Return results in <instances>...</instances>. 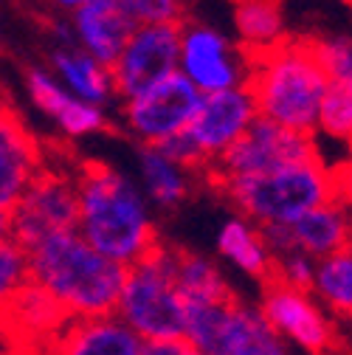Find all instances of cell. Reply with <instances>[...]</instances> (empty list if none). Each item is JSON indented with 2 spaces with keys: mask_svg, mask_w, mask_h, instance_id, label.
Listing matches in <instances>:
<instances>
[{
  "mask_svg": "<svg viewBox=\"0 0 352 355\" xmlns=\"http://www.w3.org/2000/svg\"><path fill=\"white\" fill-rule=\"evenodd\" d=\"M0 34H3V15H0Z\"/></svg>",
  "mask_w": 352,
  "mask_h": 355,
  "instance_id": "38",
  "label": "cell"
},
{
  "mask_svg": "<svg viewBox=\"0 0 352 355\" xmlns=\"http://www.w3.org/2000/svg\"><path fill=\"white\" fill-rule=\"evenodd\" d=\"M346 3H349V6H352V0H346Z\"/></svg>",
  "mask_w": 352,
  "mask_h": 355,
  "instance_id": "39",
  "label": "cell"
},
{
  "mask_svg": "<svg viewBox=\"0 0 352 355\" xmlns=\"http://www.w3.org/2000/svg\"><path fill=\"white\" fill-rule=\"evenodd\" d=\"M310 291L338 322L352 316V240L316 259V277Z\"/></svg>",
  "mask_w": 352,
  "mask_h": 355,
  "instance_id": "25",
  "label": "cell"
},
{
  "mask_svg": "<svg viewBox=\"0 0 352 355\" xmlns=\"http://www.w3.org/2000/svg\"><path fill=\"white\" fill-rule=\"evenodd\" d=\"M26 279H28L26 248L15 237L0 243V304H3Z\"/></svg>",
  "mask_w": 352,
  "mask_h": 355,
  "instance_id": "30",
  "label": "cell"
},
{
  "mask_svg": "<svg viewBox=\"0 0 352 355\" xmlns=\"http://www.w3.org/2000/svg\"><path fill=\"white\" fill-rule=\"evenodd\" d=\"M256 116V102L248 85L200 96V105L184 132L203 161V172L243 136Z\"/></svg>",
  "mask_w": 352,
  "mask_h": 355,
  "instance_id": "13",
  "label": "cell"
},
{
  "mask_svg": "<svg viewBox=\"0 0 352 355\" xmlns=\"http://www.w3.org/2000/svg\"><path fill=\"white\" fill-rule=\"evenodd\" d=\"M214 251L229 268H234L237 274H243L245 279H254L259 285L268 282L274 274V254L265 243L262 226L240 211L229 214L223 223H220Z\"/></svg>",
  "mask_w": 352,
  "mask_h": 355,
  "instance_id": "21",
  "label": "cell"
},
{
  "mask_svg": "<svg viewBox=\"0 0 352 355\" xmlns=\"http://www.w3.org/2000/svg\"><path fill=\"white\" fill-rule=\"evenodd\" d=\"M330 76L319 65L310 40L285 37L279 46L254 54L248 87L256 102V113L285 127L316 132L319 107Z\"/></svg>",
  "mask_w": 352,
  "mask_h": 355,
  "instance_id": "3",
  "label": "cell"
},
{
  "mask_svg": "<svg viewBox=\"0 0 352 355\" xmlns=\"http://www.w3.org/2000/svg\"><path fill=\"white\" fill-rule=\"evenodd\" d=\"M288 226L293 234V245L319 259L352 240V209L344 206L338 198H330L301 211Z\"/></svg>",
  "mask_w": 352,
  "mask_h": 355,
  "instance_id": "22",
  "label": "cell"
},
{
  "mask_svg": "<svg viewBox=\"0 0 352 355\" xmlns=\"http://www.w3.org/2000/svg\"><path fill=\"white\" fill-rule=\"evenodd\" d=\"M49 68L73 96L91 105H99V107H107V110L118 105L113 68L96 60L94 54H87L85 49H79L76 42L54 46L49 54Z\"/></svg>",
  "mask_w": 352,
  "mask_h": 355,
  "instance_id": "20",
  "label": "cell"
},
{
  "mask_svg": "<svg viewBox=\"0 0 352 355\" xmlns=\"http://www.w3.org/2000/svg\"><path fill=\"white\" fill-rule=\"evenodd\" d=\"M338 330H341V344L352 349V316L344 319V322H338Z\"/></svg>",
  "mask_w": 352,
  "mask_h": 355,
  "instance_id": "36",
  "label": "cell"
},
{
  "mask_svg": "<svg viewBox=\"0 0 352 355\" xmlns=\"http://www.w3.org/2000/svg\"><path fill=\"white\" fill-rule=\"evenodd\" d=\"M68 23L76 46L107 65L116 62L130 31L136 26L133 17L118 9L116 0H91V3L71 12Z\"/></svg>",
  "mask_w": 352,
  "mask_h": 355,
  "instance_id": "19",
  "label": "cell"
},
{
  "mask_svg": "<svg viewBox=\"0 0 352 355\" xmlns=\"http://www.w3.org/2000/svg\"><path fill=\"white\" fill-rule=\"evenodd\" d=\"M175 279H178V291L186 304H220L237 296L220 265L200 251L178 248Z\"/></svg>",
  "mask_w": 352,
  "mask_h": 355,
  "instance_id": "24",
  "label": "cell"
},
{
  "mask_svg": "<svg viewBox=\"0 0 352 355\" xmlns=\"http://www.w3.org/2000/svg\"><path fill=\"white\" fill-rule=\"evenodd\" d=\"M76 232L121 265H133L161 243L155 206L139 178L107 161L76 164Z\"/></svg>",
  "mask_w": 352,
  "mask_h": 355,
  "instance_id": "1",
  "label": "cell"
},
{
  "mask_svg": "<svg viewBox=\"0 0 352 355\" xmlns=\"http://www.w3.org/2000/svg\"><path fill=\"white\" fill-rule=\"evenodd\" d=\"M118 9L133 17V23H181L186 0H116Z\"/></svg>",
  "mask_w": 352,
  "mask_h": 355,
  "instance_id": "28",
  "label": "cell"
},
{
  "mask_svg": "<svg viewBox=\"0 0 352 355\" xmlns=\"http://www.w3.org/2000/svg\"><path fill=\"white\" fill-rule=\"evenodd\" d=\"M307 40H310V49L330 79L352 76V34L322 31V34H307Z\"/></svg>",
  "mask_w": 352,
  "mask_h": 355,
  "instance_id": "27",
  "label": "cell"
},
{
  "mask_svg": "<svg viewBox=\"0 0 352 355\" xmlns=\"http://www.w3.org/2000/svg\"><path fill=\"white\" fill-rule=\"evenodd\" d=\"M65 307L34 279H26L0 304V341L12 349H54L68 324Z\"/></svg>",
  "mask_w": 352,
  "mask_h": 355,
  "instance_id": "14",
  "label": "cell"
},
{
  "mask_svg": "<svg viewBox=\"0 0 352 355\" xmlns=\"http://www.w3.org/2000/svg\"><path fill=\"white\" fill-rule=\"evenodd\" d=\"M335 169V195L344 206L352 209V161L344 164V166H333Z\"/></svg>",
  "mask_w": 352,
  "mask_h": 355,
  "instance_id": "33",
  "label": "cell"
},
{
  "mask_svg": "<svg viewBox=\"0 0 352 355\" xmlns=\"http://www.w3.org/2000/svg\"><path fill=\"white\" fill-rule=\"evenodd\" d=\"M6 102V94H3V87H0V105H3Z\"/></svg>",
  "mask_w": 352,
  "mask_h": 355,
  "instance_id": "37",
  "label": "cell"
},
{
  "mask_svg": "<svg viewBox=\"0 0 352 355\" xmlns=\"http://www.w3.org/2000/svg\"><path fill=\"white\" fill-rule=\"evenodd\" d=\"M262 234H265V243L271 248V254H285L293 245V234H290V226L288 223H268V226H262Z\"/></svg>",
  "mask_w": 352,
  "mask_h": 355,
  "instance_id": "31",
  "label": "cell"
},
{
  "mask_svg": "<svg viewBox=\"0 0 352 355\" xmlns=\"http://www.w3.org/2000/svg\"><path fill=\"white\" fill-rule=\"evenodd\" d=\"M12 240V217L6 209H0V243Z\"/></svg>",
  "mask_w": 352,
  "mask_h": 355,
  "instance_id": "35",
  "label": "cell"
},
{
  "mask_svg": "<svg viewBox=\"0 0 352 355\" xmlns=\"http://www.w3.org/2000/svg\"><path fill=\"white\" fill-rule=\"evenodd\" d=\"M136 178H139L141 189L147 192L150 203L155 206V211H164V214L181 209L192 198L197 181H203L200 172L184 166L181 161H175L158 144H139Z\"/></svg>",
  "mask_w": 352,
  "mask_h": 355,
  "instance_id": "18",
  "label": "cell"
},
{
  "mask_svg": "<svg viewBox=\"0 0 352 355\" xmlns=\"http://www.w3.org/2000/svg\"><path fill=\"white\" fill-rule=\"evenodd\" d=\"M319 155H322V147L313 132H301V130L285 127L274 119L256 116L243 136L203 172V181L211 184L226 175L262 172V169H271L279 164L307 161V158H319Z\"/></svg>",
  "mask_w": 352,
  "mask_h": 355,
  "instance_id": "11",
  "label": "cell"
},
{
  "mask_svg": "<svg viewBox=\"0 0 352 355\" xmlns=\"http://www.w3.org/2000/svg\"><path fill=\"white\" fill-rule=\"evenodd\" d=\"M234 211L254 223H290L301 211L313 209L335 195V169L319 155L307 161L279 164L262 172H240L211 181Z\"/></svg>",
  "mask_w": 352,
  "mask_h": 355,
  "instance_id": "4",
  "label": "cell"
},
{
  "mask_svg": "<svg viewBox=\"0 0 352 355\" xmlns=\"http://www.w3.org/2000/svg\"><path fill=\"white\" fill-rule=\"evenodd\" d=\"M76 166L46 161L20 200L9 209L12 237L23 248H31L49 234L76 229Z\"/></svg>",
  "mask_w": 352,
  "mask_h": 355,
  "instance_id": "10",
  "label": "cell"
},
{
  "mask_svg": "<svg viewBox=\"0 0 352 355\" xmlns=\"http://www.w3.org/2000/svg\"><path fill=\"white\" fill-rule=\"evenodd\" d=\"M192 347L186 338H158V341H144L141 355H189Z\"/></svg>",
  "mask_w": 352,
  "mask_h": 355,
  "instance_id": "32",
  "label": "cell"
},
{
  "mask_svg": "<svg viewBox=\"0 0 352 355\" xmlns=\"http://www.w3.org/2000/svg\"><path fill=\"white\" fill-rule=\"evenodd\" d=\"M231 23L237 42L251 57L290 37L282 0H231Z\"/></svg>",
  "mask_w": 352,
  "mask_h": 355,
  "instance_id": "23",
  "label": "cell"
},
{
  "mask_svg": "<svg viewBox=\"0 0 352 355\" xmlns=\"http://www.w3.org/2000/svg\"><path fill=\"white\" fill-rule=\"evenodd\" d=\"M42 141L31 132L26 119L9 105H0V209H12L34 175L46 164Z\"/></svg>",
  "mask_w": 352,
  "mask_h": 355,
  "instance_id": "16",
  "label": "cell"
},
{
  "mask_svg": "<svg viewBox=\"0 0 352 355\" xmlns=\"http://www.w3.org/2000/svg\"><path fill=\"white\" fill-rule=\"evenodd\" d=\"M349 153H352V147H349Z\"/></svg>",
  "mask_w": 352,
  "mask_h": 355,
  "instance_id": "40",
  "label": "cell"
},
{
  "mask_svg": "<svg viewBox=\"0 0 352 355\" xmlns=\"http://www.w3.org/2000/svg\"><path fill=\"white\" fill-rule=\"evenodd\" d=\"M178 42L181 23H136L121 54L110 65L118 99L133 96L178 71Z\"/></svg>",
  "mask_w": 352,
  "mask_h": 355,
  "instance_id": "12",
  "label": "cell"
},
{
  "mask_svg": "<svg viewBox=\"0 0 352 355\" xmlns=\"http://www.w3.org/2000/svg\"><path fill=\"white\" fill-rule=\"evenodd\" d=\"M316 277V257H310L301 248H290L285 254L274 257V274L271 279L293 285V288H310Z\"/></svg>",
  "mask_w": 352,
  "mask_h": 355,
  "instance_id": "29",
  "label": "cell"
},
{
  "mask_svg": "<svg viewBox=\"0 0 352 355\" xmlns=\"http://www.w3.org/2000/svg\"><path fill=\"white\" fill-rule=\"evenodd\" d=\"M178 245L158 243L147 257L127 265L116 310L144 341L184 338L186 302L175 279Z\"/></svg>",
  "mask_w": 352,
  "mask_h": 355,
  "instance_id": "5",
  "label": "cell"
},
{
  "mask_svg": "<svg viewBox=\"0 0 352 355\" xmlns=\"http://www.w3.org/2000/svg\"><path fill=\"white\" fill-rule=\"evenodd\" d=\"M259 307L288 349L333 352L344 349L338 319L319 302L310 288H293L276 279L262 282Z\"/></svg>",
  "mask_w": 352,
  "mask_h": 355,
  "instance_id": "9",
  "label": "cell"
},
{
  "mask_svg": "<svg viewBox=\"0 0 352 355\" xmlns=\"http://www.w3.org/2000/svg\"><path fill=\"white\" fill-rule=\"evenodd\" d=\"M251 62L254 57L240 46L237 37L226 34L214 23L189 15L181 20L178 71L200 94L245 85L251 76Z\"/></svg>",
  "mask_w": 352,
  "mask_h": 355,
  "instance_id": "8",
  "label": "cell"
},
{
  "mask_svg": "<svg viewBox=\"0 0 352 355\" xmlns=\"http://www.w3.org/2000/svg\"><path fill=\"white\" fill-rule=\"evenodd\" d=\"M184 338L197 355H285L288 344L271 327L259 302L240 296L220 304H186Z\"/></svg>",
  "mask_w": 352,
  "mask_h": 355,
  "instance_id": "6",
  "label": "cell"
},
{
  "mask_svg": "<svg viewBox=\"0 0 352 355\" xmlns=\"http://www.w3.org/2000/svg\"><path fill=\"white\" fill-rule=\"evenodd\" d=\"M23 82H26V94L34 102V107L46 116L68 141L102 136L110 127V110L73 96L51 73L49 65H28L23 71Z\"/></svg>",
  "mask_w": 352,
  "mask_h": 355,
  "instance_id": "15",
  "label": "cell"
},
{
  "mask_svg": "<svg viewBox=\"0 0 352 355\" xmlns=\"http://www.w3.org/2000/svg\"><path fill=\"white\" fill-rule=\"evenodd\" d=\"M54 349L68 355H141L144 338L118 313H99L68 319Z\"/></svg>",
  "mask_w": 352,
  "mask_h": 355,
  "instance_id": "17",
  "label": "cell"
},
{
  "mask_svg": "<svg viewBox=\"0 0 352 355\" xmlns=\"http://www.w3.org/2000/svg\"><path fill=\"white\" fill-rule=\"evenodd\" d=\"M313 136L352 147V76H333L327 82Z\"/></svg>",
  "mask_w": 352,
  "mask_h": 355,
  "instance_id": "26",
  "label": "cell"
},
{
  "mask_svg": "<svg viewBox=\"0 0 352 355\" xmlns=\"http://www.w3.org/2000/svg\"><path fill=\"white\" fill-rule=\"evenodd\" d=\"M200 96L197 87L181 71H175L144 91L118 99L116 116L136 144H164L189 127Z\"/></svg>",
  "mask_w": 352,
  "mask_h": 355,
  "instance_id": "7",
  "label": "cell"
},
{
  "mask_svg": "<svg viewBox=\"0 0 352 355\" xmlns=\"http://www.w3.org/2000/svg\"><path fill=\"white\" fill-rule=\"evenodd\" d=\"M49 9H54V12H60V15H71V12H76L79 6H85V3H91V0H42Z\"/></svg>",
  "mask_w": 352,
  "mask_h": 355,
  "instance_id": "34",
  "label": "cell"
},
{
  "mask_svg": "<svg viewBox=\"0 0 352 355\" xmlns=\"http://www.w3.org/2000/svg\"><path fill=\"white\" fill-rule=\"evenodd\" d=\"M28 279L46 288L71 319L113 313L127 265L94 248L76 229L42 237L26 248Z\"/></svg>",
  "mask_w": 352,
  "mask_h": 355,
  "instance_id": "2",
  "label": "cell"
}]
</instances>
